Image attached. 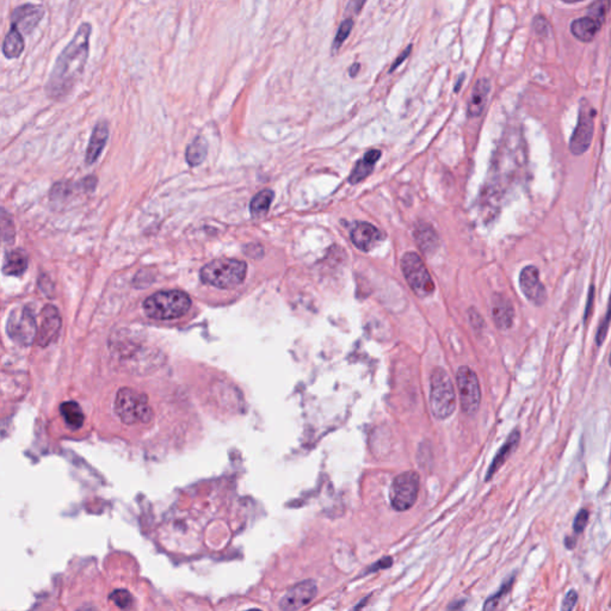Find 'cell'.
I'll list each match as a JSON object with an SVG mask.
<instances>
[{"label": "cell", "mask_w": 611, "mask_h": 611, "mask_svg": "<svg viewBox=\"0 0 611 611\" xmlns=\"http://www.w3.org/2000/svg\"><path fill=\"white\" fill-rule=\"evenodd\" d=\"M415 238L418 242L419 249L427 255H432L439 247V237L429 225L418 226L415 232Z\"/></svg>", "instance_id": "obj_23"}, {"label": "cell", "mask_w": 611, "mask_h": 611, "mask_svg": "<svg viewBox=\"0 0 611 611\" xmlns=\"http://www.w3.org/2000/svg\"><path fill=\"white\" fill-rule=\"evenodd\" d=\"M520 441H521V432H520L518 429H515L510 434L509 437L506 439V442L503 444L501 450L498 451V454L494 456L492 464L488 468V472L486 474V481L491 480L493 476L501 469V466L505 464V461L509 459V456L513 454V451L516 450V448L520 444Z\"/></svg>", "instance_id": "obj_17"}, {"label": "cell", "mask_w": 611, "mask_h": 611, "mask_svg": "<svg viewBox=\"0 0 611 611\" xmlns=\"http://www.w3.org/2000/svg\"><path fill=\"white\" fill-rule=\"evenodd\" d=\"M353 24L355 23H353V18H345L344 21L341 22L339 28L337 30L334 40H333V54H336L338 50H341V45L346 41V38L350 36V34L353 31Z\"/></svg>", "instance_id": "obj_28"}, {"label": "cell", "mask_w": 611, "mask_h": 611, "mask_svg": "<svg viewBox=\"0 0 611 611\" xmlns=\"http://www.w3.org/2000/svg\"><path fill=\"white\" fill-rule=\"evenodd\" d=\"M381 239V232L368 222H360L351 230V240L353 245L365 252L373 250Z\"/></svg>", "instance_id": "obj_15"}, {"label": "cell", "mask_w": 611, "mask_h": 611, "mask_svg": "<svg viewBox=\"0 0 611 611\" xmlns=\"http://www.w3.org/2000/svg\"><path fill=\"white\" fill-rule=\"evenodd\" d=\"M610 8L611 0H595L587 8V15L604 24Z\"/></svg>", "instance_id": "obj_29"}, {"label": "cell", "mask_w": 611, "mask_h": 611, "mask_svg": "<svg viewBox=\"0 0 611 611\" xmlns=\"http://www.w3.org/2000/svg\"><path fill=\"white\" fill-rule=\"evenodd\" d=\"M596 110L587 99L580 103L578 122L570 141V152L580 156L590 148L595 131Z\"/></svg>", "instance_id": "obj_8"}, {"label": "cell", "mask_w": 611, "mask_h": 611, "mask_svg": "<svg viewBox=\"0 0 611 611\" xmlns=\"http://www.w3.org/2000/svg\"><path fill=\"white\" fill-rule=\"evenodd\" d=\"M520 287L525 297L535 306H542L546 302L547 291L540 279L538 269L533 265H528L521 271Z\"/></svg>", "instance_id": "obj_13"}, {"label": "cell", "mask_w": 611, "mask_h": 611, "mask_svg": "<svg viewBox=\"0 0 611 611\" xmlns=\"http://www.w3.org/2000/svg\"><path fill=\"white\" fill-rule=\"evenodd\" d=\"M461 407L466 415H472L479 410L481 390L479 378L469 367H459L456 374Z\"/></svg>", "instance_id": "obj_9"}, {"label": "cell", "mask_w": 611, "mask_h": 611, "mask_svg": "<svg viewBox=\"0 0 611 611\" xmlns=\"http://www.w3.org/2000/svg\"><path fill=\"white\" fill-rule=\"evenodd\" d=\"M430 405L437 419H447L456 408V395L450 376L443 368H435L430 378Z\"/></svg>", "instance_id": "obj_5"}, {"label": "cell", "mask_w": 611, "mask_h": 611, "mask_svg": "<svg viewBox=\"0 0 611 611\" xmlns=\"http://www.w3.org/2000/svg\"><path fill=\"white\" fill-rule=\"evenodd\" d=\"M25 48L24 36L15 29L8 30L3 41V54L8 60H15L21 57Z\"/></svg>", "instance_id": "obj_22"}, {"label": "cell", "mask_w": 611, "mask_h": 611, "mask_svg": "<svg viewBox=\"0 0 611 611\" xmlns=\"http://www.w3.org/2000/svg\"><path fill=\"white\" fill-rule=\"evenodd\" d=\"M575 540H573V538H566L565 540V545H566L567 548L568 550H572V548H575Z\"/></svg>", "instance_id": "obj_40"}, {"label": "cell", "mask_w": 611, "mask_h": 611, "mask_svg": "<svg viewBox=\"0 0 611 611\" xmlns=\"http://www.w3.org/2000/svg\"><path fill=\"white\" fill-rule=\"evenodd\" d=\"M367 0H349V4L346 6V13L350 15H358L365 6Z\"/></svg>", "instance_id": "obj_36"}, {"label": "cell", "mask_w": 611, "mask_h": 611, "mask_svg": "<svg viewBox=\"0 0 611 611\" xmlns=\"http://www.w3.org/2000/svg\"><path fill=\"white\" fill-rule=\"evenodd\" d=\"M533 30H535L538 35H542V36H546L547 31L550 30V24H548V22H547L546 18H543L542 16L535 17V18H533Z\"/></svg>", "instance_id": "obj_35"}, {"label": "cell", "mask_w": 611, "mask_h": 611, "mask_svg": "<svg viewBox=\"0 0 611 611\" xmlns=\"http://www.w3.org/2000/svg\"><path fill=\"white\" fill-rule=\"evenodd\" d=\"M611 323V295L610 299H609V304H608V309L607 313H605V316L603 318V321L599 325L598 331H597V336H596V341H597V345H601L603 343L604 339H605V337H607L608 330H609V325Z\"/></svg>", "instance_id": "obj_32"}, {"label": "cell", "mask_w": 611, "mask_h": 611, "mask_svg": "<svg viewBox=\"0 0 611 611\" xmlns=\"http://www.w3.org/2000/svg\"><path fill=\"white\" fill-rule=\"evenodd\" d=\"M27 267H28V257L25 255L24 251L13 250L6 255L3 271L5 275L21 276L24 274Z\"/></svg>", "instance_id": "obj_24"}, {"label": "cell", "mask_w": 611, "mask_h": 611, "mask_svg": "<svg viewBox=\"0 0 611 611\" xmlns=\"http://www.w3.org/2000/svg\"><path fill=\"white\" fill-rule=\"evenodd\" d=\"M603 24L590 16L582 17L570 24V33L582 42H591L595 40L597 34L601 31Z\"/></svg>", "instance_id": "obj_18"}, {"label": "cell", "mask_w": 611, "mask_h": 611, "mask_svg": "<svg viewBox=\"0 0 611 611\" xmlns=\"http://www.w3.org/2000/svg\"><path fill=\"white\" fill-rule=\"evenodd\" d=\"M492 316L494 324L499 330H508L513 326L515 316L513 304L503 294H496L493 297Z\"/></svg>", "instance_id": "obj_16"}, {"label": "cell", "mask_w": 611, "mask_h": 611, "mask_svg": "<svg viewBox=\"0 0 611 611\" xmlns=\"http://www.w3.org/2000/svg\"><path fill=\"white\" fill-rule=\"evenodd\" d=\"M411 52H412V45H408L406 50H404V52L399 55L398 58H397V60L392 64L390 68V73H392V72L397 70L399 66L402 65V62L405 61V60L410 57Z\"/></svg>", "instance_id": "obj_37"}, {"label": "cell", "mask_w": 611, "mask_h": 611, "mask_svg": "<svg viewBox=\"0 0 611 611\" xmlns=\"http://www.w3.org/2000/svg\"><path fill=\"white\" fill-rule=\"evenodd\" d=\"M191 307L190 296L181 290L158 291L144 302L145 313L156 321H175Z\"/></svg>", "instance_id": "obj_2"}, {"label": "cell", "mask_w": 611, "mask_h": 611, "mask_svg": "<svg viewBox=\"0 0 611 611\" xmlns=\"http://www.w3.org/2000/svg\"><path fill=\"white\" fill-rule=\"evenodd\" d=\"M360 70H361V65H360L358 62H355V64H353V65H351V67H350L349 68L350 77H351V78H355L357 74H358V72H360Z\"/></svg>", "instance_id": "obj_39"}, {"label": "cell", "mask_w": 611, "mask_h": 611, "mask_svg": "<svg viewBox=\"0 0 611 611\" xmlns=\"http://www.w3.org/2000/svg\"><path fill=\"white\" fill-rule=\"evenodd\" d=\"M609 363H610V367H611V353H610V358H609Z\"/></svg>", "instance_id": "obj_43"}, {"label": "cell", "mask_w": 611, "mask_h": 611, "mask_svg": "<svg viewBox=\"0 0 611 611\" xmlns=\"http://www.w3.org/2000/svg\"><path fill=\"white\" fill-rule=\"evenodd\" d=\"M272 200H274V193L271 190H263L257 193L251 201L250 212L252 216L255 218L264 216L269 212Z\"/></svg>", "instance_id": "obj_27"}, {"label": "cell", "mask_w": 611, "mask_h": 611, "mask_svg": "<svg viewBox=\"0 0 611 611\" xmlns=\"http://www.w3.org/2000/svg\"><path fill=\"white\" fill-rule=\"evenodd\" d=\"M60 413L65 419L66 424L74 430H78L82 427L85 415L82 413V407L75 402H66L60 406Z\"/></svg>", "instance_id": "obj_25"}, {"label": "cell", "mask_w": 611, "mask_h": 611, "mask_svg": "<svg viewBox=\"0 0 611 611\" xmlns=\"http://www.w3.org/2000/svg\"><path fill=\"white\" fill-rule=\"evenodd\" d=\"M45 16V10L42 5L27 3L13 10L10 17L11 29H15L23 36L30 35L36 29Z\"/></svg>", "instance_id": "obj_11"}, {"label": "cell", "mask_w": 611, "mask_h": 611, "mask_svg": "<svg viewBox=\"0 0 611 611\" xmlns=\"http://www.w3.org/2000/svg\"><path fill=\"white\" fill-rule=\"evenodd\" d=\"M464 82V74H461V75H459V80H457V82H456L455 92H459V89H461V87H462V82Z\"/></svg>", "instance_id": "obj_41"}, {"label": "cell", "mask_w": 611, "mask_h": 611, "mask_svg": "<svg viewBox=\"0 0 611 611\" xmlns=\"http://www.w3.org/2000/svg\"><path fill=\"white\" fill-rule=\"evenodd\" d=\"M392 564H393V559L387 557V558L381 559V560L375 562L373 566L370 567L369 572H376V570H385V568H388V567L392 566Z\"/></svg>", "instance_id": "obj_38"}, {"label": "cell", "mask_w": 611, "mask_h": 611, "mask_svg": "<svg viewBox=\"0 0 611 611\" xmlns=\"http://www.w3.org/2000/svg\"><path fill=\"white\" fill-rule=\"evenodd\" d=\"M246 263L238 259L220 258L205 264L200 272L202 282L220 289L238 287L246 277Z\"/></svg>", "instance_id": "obj_3"}, {"label": "cell", "mask_w": 611, "mask_h": 611, "mask_svg": "<svg viewBox=\"0 0 611 611\" xmlns=\"http://www.w3.org/2000/svg\"><path fill=\"white\" fill-rule=\"evenodd\" d=\"M91 34L92 25L84 22L59 54L45 82L47 97L53 101L66 98L82 78L90 55Z\"/></svg>", "instance_id": "obj_1"}, {"label": "cell", "mask_w": 611, "mask_h": 611, "mask_svg": "<svg viewBox=\"0 0 611 611\" xmlns=\"http://www.w3.org/2000/svg\"><path fill=\"white\" fill-rule=\"evenodd\" d=\"M114 408L117 417L126 425L147 424L153 418V408L147 395L129 387L117 392Z\"/></svg>", "instance_id": "obj_4"}, {"label": "cell", "mask_w": 611, "mask_h": 611, "mask_svg": "<svg viewBox=\"0 0 611 611\" xmlns=\"http://www.w3.org/2000/svg\"><path fill=\"white\" fill-rule=\"evenodd\" d=\"M589 517H590V513H589L587 509L580 510L578 515L575 516V522H573V530H575V533H577V535L582 533V531L585 530V528H587V522H589Z\"/></svg>", "instance_id": "obj_33"}, {"label": "cell", "mask_w": 611, "mask_h": 611, "mask_svg": "<svg viewBox=\"0 0 611 611\" xmlns=\"http://www.w3.org/2000/svg\"><path fill=\"white\" fill-rule=\"evenodd\" d=\"M489 91H491V82L488 79L483 78L476 82L468 103L467 112L469 117H479L483 114L485 105L487 103Z\"/></svg>", "instance_id": "obj_19"}, {"label": "cell", "mask_w": 611, "mask_h": 611, "mask_svg": "<svg viewBox=\"0 0 611 611\" xmlns=\"http://www.w3.org/2000/svg\"><path fill=\"white\" fill-rule=\"evenodd\" d=\"M108 138H109V126L105 121H101L96 124L91 135L87 151V159H85L87 164H94L98 159V156L103 152V148L105 147Z\"/></svg>", "instance_id": "obj_20"}, {"label": "cell", "mask_w": 611, "mask_h": 611, "mask_svg": "<svg viewBox=\"0 0 611 611\" xmlns=\"http://www.w3.org/2000/svg\"><path fill=\"white\" fill-rule=\"evenodd\" d=\"M208 152V145L205 142V140L201 136H198L193 140V142L189 145V147L186 149V161L190 166H197L202 164L205 161V156Z\"/></svg>", "instance_id": "obj_26"}, {"label": "cell", "mask_w": 611, "mask_h": 611, "mask_svg": "<svg viewBox=\"0 0 611 611\" xmlns=\"http://www.w3.org/2000/svg\"><path fill=\"white\" fill-rule=\"evenodd\" d=\"M318 587L313 580L299 582L295 587L287 591V594L281 599L279 608L284 610H299L306 607L316 598Z\"/></svg>", "instance_id": "obj_12"}, {"label": "cell", "mask_w": 611, "mask_h": 611, "mask_svg": "<svg viewBox=\"0 0 611 611\" xmlns=\"http://www.w3.org/2000/svg\"><path fill=\"white\" fill-rule=\"evenodd\" d=\"M380 156L381 152L378 149H371L369 152L365 153V156L353 168V172L349 177L350 183L356 184L369 176L370 173L373 172L374 166L378 163Z\"/></svg>", "instance_id": "obj_21"}, {"label": "cell", "mask_w": 611, "mask_h": 611, "mask_svg": "<svg viewBox=\"0 0 611 611\" xmlns=\"http://www.w3.org/2000/svg\"><path fill=\"white\" fill-rule=\"evenodd\" d=\"M564 3H567V4H575V3H580L582 0H562Z\"/></svg>", "instance_id": "obj_42"}, {"label": "cell", "mask_w": 611, "mask_h": 611, "mask_svg": "<svg viewBox=\"0 0 611 611\" xmlns=\"http://www.w3.org/2000/svg\"><path fill=\"white\" fill-rule=\"evenodd\" d=\"M513 580H515V578H513H513H510L509 580L505 582L504 585L501 587V590L496 592V595L492 596L491 598H488L487 601H486V603H485L484 605L485 610H488V609H494V608H496V605H498V603H499V601H501V597L506 595V594L509 592L510 589H511V587H513Z\"/></svg>", "instance_id": "obj_31"}, {"label": "cell", "mask_w": 611, "mask_h": 611, "mask_svg": "<svg viewBox=\"0 0 611 611\" xmlns=\"http://www.w3.org/2000/svg\"><path fill=\"white\" fill-rule=\"evenodd\" d=\"M419 493V476L415 472L399 474L390 486V504L397 511H406L415 505Z\"/></svg>", "instance_id": "obj_7"}, {"label": "cell", "mask_w": 611, "mask_h": 611, "mask_svg": "<svg viewBox=\"0 0 611 611\" xmlns=\"http://www.w3.org/2000/svg\"><path fill=\"white\" fill-rule=\"evenodd\" d=\"M577 602H578V594L575 590L568 591L564 598V602H562V610H572L577 605Z\"/></svg>", "instance_id": "obj_34"}, {"label": "cell", "mask_w": 611, "mask_h": 611, "mask_svg": "<svg viewBox=\"0 0 611 611\" xmlns=\"http://www.w3.org/2000/svg\"><path fill=\"white\" fill-rule=\"evenodd\" d=\"M8 333L10 338L22 346H29L37 338L36 321L30 308L23 307L13 311L8 316Z\"/></svg>", "instance_id": "obj_10"}, {"label": "cell", "mask_w": 611, "mask_h": 611, "mask_svg": "<svg viewBox=\"0 0 611 611\" xmlns=\"http://www.w3.org/2000/svg\"><path fill=\"white\" fill-rule=\"evenodd\" d=\"M42 321L38 333H37V344L45 348L58 337L61 328V316L58 309L48 304L43 308L41 314Z\"/></svg>", "instance_id": "obj_14"}, {"label": "cell", "mask_w": 611, "mask_h": 611, "mask_svg": "<svg viewBox=\"0 0 611 611\" xmlns=\"http://www.w3.org/2000/svg\"><path fill=\"white\" fill-rule=\"evenodd\" d=\"M110 601L119 609H127L133 603V597L127 590H116L111 594Z\"/></svg>", "instance_id": "obj_30"}, {"label": "cell", "mask_w": 611, "mask_h": 611, "mask_svg": "<svg viewBox=\"0 0 611 611\" xmlns=\"http://www.w3.org/2000/svg\"><path fill=\"white\" fill-rule=\"evenodd\" d=\"M402 269L411 289L419 297H427L435 291V284L431 279L422 259L415 252H407L402 256Z\"/></svg>", "instance_id": "obj_6"}]
</instances>
